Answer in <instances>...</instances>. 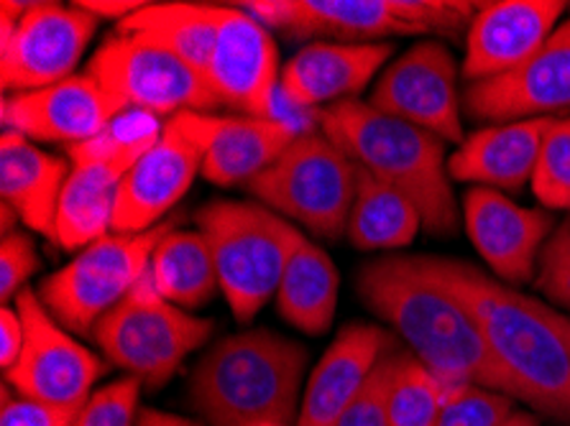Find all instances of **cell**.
Returning a JSON list of instances; mask_svg holds the SVG:
<instances>
[{"label": "cell", "mask_w": 570, "mask_h": 426, "mask_svg": "<svg viewBox=\"0 0 570 426\" xmlns=\"http://www.w3.org/2000/svg\"><path fill=\"white\" fill-rule=\"evenodd\" d=\"M179 123L203 149V177L218 187L248 185L287 151L299 130L284 118L179 112Z\"/></svg>", "instance_id": "obj_21"}, {"label": "cell", "mask_w": 570, "mask_h": 426, "mask_svg": "<svg viewBox=\"0 0 570 426\" xmlns=\"http://www.w3.org/2000/svg\"><path fill=\"white\" fill-rule=\"evenodd\" d=\"M238 8L269 31L279 29L295 39L376 43V39L420 33L404 19L400 0H252Z\"/></svg>", "instance_id": "obj_20"}, {"label": "cell", "mask_w": 570, "mask_h": 426, "mask_svg": "<svg viewBox=\"0 0 570 426\" xmlns=\"http://www.w3.org/2000/svg\"><path fill=\"white\" fill-rule=\"evenodd\" d=\"M422 230V215L407 197L358 169L356 199L348 217V235L358 250L407 248Z\"/></svg>", "instance_id": "obj_28"}, {"label": "cell", "mask_w": 570, "mask_h": 426, "mask_svg": "<svg viewBox=\"0 0 570 426\" xmlns=\"http://www.w3.org/2000/svg\"><path fill=\"white\" fill-rule=\"evenodd\" d=\"M75 426H80V424H77V422H75Z\"/></svg>", "instance_id": "obj_43"}, {"label": "cell", "mask_w": 570, "mask_h": 426, "mask_svg": "<svg viewBox=\"0 0 570 426\" xmlns=\"http://www.w3.org/2000/svg\"><path fill=\"white\" fill-rule=\"evenodd\" d=\"M315 120L358 169L407 197L420 210L422 228L430 235L453 238L461 228V212L448 174L443 138L361 100L320 108Z\"/></svg>", "instance_id": "obj_3"}, {"label": "cell", "mask_w": 570, "mask_h": 426, "mask_svg": "<svg viewBox=\"0 0 570 426\" xmlns=\"http://www.w3.org/2000/svg\"><path fill=\"white\" fill-rule=\"evenodd\" d=\"M197 228L210 242L220 291L238 321H252L279 291L299 230L256 202L215 199L197 212Z\"/></svg>", "instance_id": "obj_5"}, {"label": "cell", "mask_w": 570, "mask_h": 426, "mask_svg": "<svg viewBox=\"0 0 570 426\" xmlns=\"http://www.w3.org/2000/svg\"><path fill=\"white\" fill-rule=\"evenodd\" d=\"M157 116L126 110L100 136L67 146L69 171L59 199L57 246L77 250L114 232V210L120 181L136 161L161 138Z\"/></svg>", "instance_id": "obj_6"}, {"label": "cell", "mask_w": 570, "mask_h": 426, "mask_svg": "<svg viewBox=\"0 0 570 426\" xmlns=\"http://www.w3.org/2000/svg\"><path fill=\"white\" fill-rule=\"evenodd\" d=\"M149 274L164 299L177 307H203L218 289V268L200 230H169L154 250Z\"/></svg>", "instance_id": "obj_29"}, {"label": "cell", "mask_w": 570, "mask_h": 426, "mask_svg": "<svg viewBox=\"0 0 570 426\" xmlns=\"http://www.w3.org/2000/svg\"><path fill=\"white\" fill-rule=\"evenodd\" d=\"M213 329V319L187 315L164 299L146 271L131 294L95 325L92 340L128 376L149 388H161L187 355L207 343Z\"/></svg>", "instance_id": "obj_8"}, {"label": "cell", "mask_w": 570, "mask_h": 426, "mask_svg": "<svg viewBox=\"0 0 570 426\" xmlns=\"http://www.w3.org/2000/svg\"><path fill=\"white\" fill-rule=\"evenodd\" d=\"M16 309L26 337L19 360L3 373V384L26 398L82 408L92 396V384L102 376V363L65 333L37 289H23L16 297Z\"/></svg>", "instance_id": "obj_11"}, {"label": "cell", "mask_w": 570, "mask_h": 426, "mask_svg": "<svg viewBox=\"0 0 570 426\" xmlns=\"http://www.w3.org/2000/svg\"><path fill=\"white\" fill-rule=\"evenodd\" d=\"M358 167L325 133H299L279 159L248 181L258 205L292 217L317 238L348 230Z\"/></svg>", "instance_id": "obj_7"}, {"label": "cell", "mask_w": 570, "mask_h": 426, "mask_svg": "<svg viewBox=\"0 0 570 426\" xmlns=\"http://www.w3.org/2000/svg\"><path fill=\"white\" fill-rule=\"evenodd\" d=\"M392 350V340L382 327L348 325L327 347L309 376L297 426H335L361 394L366 380L384 355Z\"/></svg>", "instance_id": "obj_23"}, {"label": "cell", "mask_w": 570, "mask_h": 426, "mask_svg": "<svg viewBox=\"0 0 570 426\" xmlns=\"http://www.w3.org/2000/svg\"><path fill=\"white\" fill-rule=\"evenodd\" d=\"M400 358V350H389L384 355L368 376L366 386L361 388V394L353 398V404L345 408L335 426H389V390H392Z\"/></svg>", "instance_id": "obj_34"}, {"label": "cell", "mask_w": 570, "mask_h": 426, "mask_svg": "<svg viewBox=\"0 0 570 426\" xmlns=\"http://www.w3.org/2000/svg\"><path fill=\"white\" fill-rule=\"evenodd\" d=\"M37 268L39 256L29 235H6L3 242H0V299H3V307L26 289V278Z\"/></svg>", "instance_id": "obj_37"}, {"label": "cell", "mask_w": 570, "mask_h": 426, "mask_svg": "<svg viewBox=\"0 0 570 426\" xmlns=\"http://www.w3.org/2000/svg\"><path fill=\"white\" fill-rule=\"evenodd\" d=\"M499 426H540V422H538V416L530 412H514L507 422H502Z\"/></svg>", "instance_id": "obj_41"}, {"label": "cell", "mask_w": 570, "mask_h": 426, "mask_svg": "<svg viewBox=\"0 0 570 426\" xmlns=\"http://www.w3.org/2000/svg\"><path fill=\"white\" fill-rule=\"evenodd\" d=\"M141 380L134 376L118 378L106 388L95 390L85 402L77 416L80 426H136L138 424V396H141Z\"/></svg>", "instance_id": "obj_33"}, {"label": "cell", "mask_w": 570, "mask_h": 426, "mask_svg": "<svg viewBox=\"0 0 570 426\" xmlns=\"http://www.w3.org/2000/svg\"><path fill=\"white\" fill-rule=\"evenodd\" d=\"M453 390L414 355L402 353L389 390V426H435Z\"/></svg>", "instance_id": "obj_30"}, {"label": "cell", "mask_w": 570, "mask_h": 426, "mask_svg": "<svg viewBox=\"0 0 570 426\" xmlns=\"http://www.w3.org/2000/svg\"><path fill=\"white\" fill-rule=\"evenodd\" d=\"M534 286L552 304L570 311V222L558 225L546 248H542Z\"/></svg>", "instance_id": "obj_35"}, {"label": "cell", "mask_w": 570, "mask_h": 426, "mask_svg": "<svg viewBox=\"0 0 570 426\" xmlns=\"http://www.w3.org/2000/svg\"><path fill=\"white\" fill-rule=\"evenodd\" d=\"M371 108L400 118L443 138L463 143L461 95L453 51L440 41H420L384 69L374 90Z\"/></svg>", "instance_id": "obj_12"}, {"label": "cell", "mask_w": 570, "mask_h": 426, "mask_svg": "<svg viewBox=\"0 0 570 426\" xmlns=\"http://www.w3.org/2000/svg\"><path fill=\"white\" fill-rule=\"evenodd\" d=\"M463 106L471 118L489 123L556 118L570 110V19L512 72L465 87Z\"/></svg>", "instance_id": "obj_14"}, {"label": "cell", "mask_w": 570, "mask_h": 426, "mask_svg": "<svg viewBox=\"0 0 570 426\" xmlns=\"http://www.w3.org/2000/svg\"><path fill=\"white\" fill-rule=\"evenodd\" d=\"M307 350L272 329L230 335L195 365L189 396L210 426H297Z\"/></svg>", "instance_id": "obj_4"}, {"label": "cell", "mask_w": 570, "mask_h": 426, "mask_svg": "<svg viewBox=\"0 0 570 426\" xmlns=\"http://www.w3.org/2000/svg\"><path fill=\"white\" fill-rule=\"evenodd\" d=\"M80 408H67L26 398L3 384L0 396V426H75Z\"/></svg>", "instance_id": "obj_36"}, {"label": "cell", "mask_w": 570, "mask_h": 426, "mask_svg": "<svg viewBox=\"0 0 570 426\" xmlns=\"http://www.w3.org/2000/svg\"><path fill=\"white\" fill-rule=\"evenodd\" d=\"M279 77V51L272 31L244 8L223 6L218 39L205 72L220 106L248 118H274Z\"/></svg>", "instance_id": "obj_15"}, {"label": "cell", "mask_w": 570, "mask_h": 426, "mask_svg": "<svg viewBox=\"0 0 570 426\" xmlns=\"http://www.w3.org/2000/svg\"><path fill=\"white\" fill-rule=\"evenodd\" d=\"M72 167L55 153L33 146L29 138L3 130L0 138V197L19 215L26 228L57 246L59 199Z\"/></svg>", "instance_id": "obj_25"}, {"label": "cell", "mask_w": 570, "mask_h": 426, "mask_svg": "<svg viewBox=\"0 0 570 426\" xmlns=\"http://www.w3.org/2000/svg\"><path fill=\"white\" fill-rule=\"evenodd\" d=\"M77 6L90 11L92 16H98V19H118L120 23L126 21L128 16L141 11L146 3H138V0H80Z\"/></svg>", "instance_id": "obj_39"}, {"label": "cell", "mask_w": 570, "mask_h": 426, "mask_svg": "<svg viewBox=\"0 0 570 426\" xmlns=\"http://www.w3.org/2000/svg\"><path fill=\"white\" fill-rule=\"evenodd\" d=\"M136 426H200V424L193 419H185V416L159 412V408H144V412L138 414Z\"/></svg>", "instance_id": "obj_40"}, {"label": "cell", "mask_w": 570, "mask_h": 426, "mask_svg": "<svg viewBox=\"0 0 570 426\" xmlns=\"http://www.w3.org/2000/svg\"><path fill=\"white\" fill-rule=\"evenodd\" d=\"M169 230L175 228L161 222L146 232H114L95 240L65 268L41 281V301L69 333L92 335L95 325L124 301L149 271L154 250Z\"/></svg>", "instance_id": "obj_9"}, {"label": "cell", "mask_w": 570, "mask_h": 426, "mask_svg": "<svg viewBox=\"0 0 570 426\" xmlns=\"http://www.w3.org/2000/svg\"><path fill=\"white\" fill-rule=\"evenodd\" d=\"M220 16L223 6L146 3L141 11L118 23V33L157 41L205 75L218 39Z\"/></svg>", "instance_id": "obj_27"}, {"label": "cell", "mask_w": 570, "mask_h": 426, "mask_svg": "<svg viewBox=\"0 0 570 426\" xmlns=\"http://www.w3.org/2000/svg\"><path fill=\"white\" fill-rule=\"evenodd\" d=\"M203 171V149L179 118L164 123L161 138L126 174L116 195L114 232L136 235L157 228ZM161 225V222H159Z\"/></svg>", "instance_id": "obj_17"}, {"label": "cell", "mask_w": 570, "mask_h": 426, "mask_svg": "<svg viewBox=\"0 0 570 426\" xmlns=\"http://www.w3.org/2000/svg\"><path fill=\"white\" fill-rule=\"evenodd\" d=\"M463 222L473 248L507 284H527L538 276L542 248L556 232L552 212L520 207L487 187H471L463 195Z\"/></svg>", "instance_id": "obj_18"}, {"label": "cell", "mask_w": 570, "mask_h": 426, "mask_svg": "<svg viewBox=\"0 0 570 426\" xmlns=\"http://www.w3.org/2000/svg\"><path fill=\"white\" fill-rule=\"evenodd\" d=\"M530 187L548 212H570V118L550 123Z\"/></svg>", "instance_id": "obj_31"}, {"label": "cell", "mask_w": 570, "mask_h": 426, "mask_svg": "<svg viewBox=\"0 0 570 426\" xmlns=\"http://www.w3.org/2000/svg\"><path fill=\"white\" fill-rule=\"evenodd\" d=\"M517 412L514 398L483 386L455 388L435 426H499Z\"/></svg>", "instance_id": "obj_32"}, {"label": "cell", "mask_w": 570, "mask_h": 426, "mask_svg": "<svg viewBox=\"0 0 570 426\" xmlns=\"http://www.w3.org/2000/svg\"><path fill=\"white\" fill-rule=\"evenodd\" d=\"M392 57L389 43L315 41L302 47L282 69L279 90L295 108H327L356 100L374 75Z\"/></svg>", "instance_id": "obj_22"}, {"label": "cell", "mask_w": 570, "mask_h": 426, "mask_svg": "<svg viewBox=\"0 0 570 426\" xmlns=\"http://www.w3.org/2000/svg\"><path fill=\"white\" fill-rule=\"evenodd\" d=\"M128 106L108 92L92 75H72L33 92L6 95L3 128L31 141H62L67 146L100 136Z\"/></svg>", "instance_id": "obj_16"}, {"label": "cell", "mask_w": 570, "mask_h": 426, "mask_svg": "<svg viewBox=\"0 0 570 426\" xmlns=\"http://www.w3.org/2000/svg\"><path fill=\"white\" fill-rule=\"evenodd\" d=\"M98 29V16L80 6L26 3L11 43L0 47L6 95L33 92L69 80Z\"/></svg>", "instance_id": "obj_13"}, {"label": "cell", "mask_w": 570, "mask_h": 426, "mask_svg": "<svg viewBox=\"0 0 570 426\" xmlns=\"http://www.w3.org/2000/svg\"><path fill=\"white\" fill-rule=\"evenodd\" d=\"M88 75L124 100L128 110L157 118L210 112L220 106L205 75L146 37L116 33L95 51Z\"/></svg>", "instance_id": "obj_10"}, {"label": "cell", "mask_w": 570, "mask_h": 426, "mask_svg": "<svg viewBox=\"0 0 570 426\" xmlns=\"http://www.w3.org/2000/svg\"><path fill=\"white\" fill-rule=\"evenodd\" d=\"M556 118L491 123L465 136L448 156V174L455 181L497 192H520L532 181L542 138Z\"/></svg>", "instance_id": "obj_24"}, {"label": "cell", "mask_w": 570, "mask_h": 426, "mask_svg": "<svg viewBox=\"0 0 570 426\" xmlns=\"http://www.w3.org/2000/svg\"><path fill=\"white\" fill-rule=\"evenodd\" d=\"M356 289L366 307L386 319L430 373L448 386H483L512 398L471 309L414 268L412 258L371 260Z\"/></svg>", "instance_id": "obj_2"}, {"label": "cell", "mask_w": 570, "mask_h": 426, "mask_svg": "<svg viewBox=\"0 0 570 426\" xmlns=\"http://www.w3.org/2000/svg\"><path fill=\"white\" fill-rule=\"evenodd\" d=\"M23 319L19 315V309H11L6 304L0 309V368L3 373L8 368H13V363L19 360V355L23 350Z\"/></svg>", "instance_id": "obj_38"}, {"label": "cell", "mask_w": 570, "mask_h": 426, "mask_svg": "<svg viewBox=\"0 0 570 426\" xmlns=\"http://www.w3.org/2000/svg\"><path fill=\"white\" fill-rule=\"evenodd\" d=\"M248 426H284V424H274V422H256V424H248Z\"/></svg>", "instance_id": "obj_42"}, {"label": "cell", "mask_w": 570, "mask_h": 426, "mask_svg": "<svg viewBox=\"0 0 570 426\" xmlns=\"http://www.w3.org/2000/svg\"><path fill=\"white\" fill-rule=\"evenodd\" d=\"M412 264L471 309L514 402L570 422V317L463 260L420 256Z\"/></svg>", "instance_id": "obj_1"}, {"label": "cell", "mask_w": 570, "mask_h": 426, "mask_svg": "<svg viewBox=\"0 0 570 426\" xmlns=\"http://www.w3.org/2000/svg\"><path fill=\"white\" fill-rule=\"evenodd\" d=\"M338 284L331 256L299 232L276 291V309L299 333L325 335L335 317Z\"/></svg>", "instance_id": "obj_26"}, {"label": "cell", "mask_w": 570, "mask_h": 426, "mask_svg": "<svg viewBox=\"0 0 570 426\" xmlns=\"http://www.w3.org/2000/svg\"><path fill=\"white\" fill-rule=\"evenodd\" d=\"M568 3L563 0H494L479 3L465 33L463 77L494 80L527 62L558 29Z\"/></svg>", "instance_id": "obj_19"}]
</instances>
